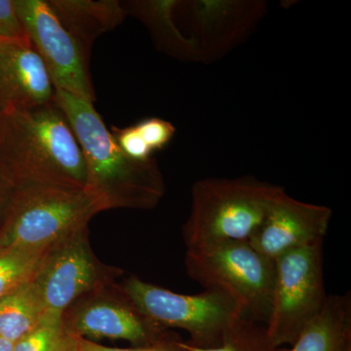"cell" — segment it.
I'll return each instance as SVG.
<instances>
[{
  "label": "cell",
  "instance_id": "6da1fadb",
  "mask_svg": "<svg viewBox=\"0 0 351 351\" xmlns=\"http://www.w3.org/2000/svg\"><path fill=\"white\" fill-rule=\"evenodd\" d=\"M0 176L14 191L87 188L82 147L56 101L0 112Z\"/></svg>",
  "mask_w": 351,
  "mask_h": 351
},
{
  "label": "cell",
  "instance_id": "7a4b0ae2",
  "mask_svg": "<svg viewBox=\"0 0 351 351\" xmlns=\"http://www.w3.org/2000/svg\"><path fill=\"white\" fill-rule=\"evenodd\" d=\"M55 101L75 132L86 164V189L96 196L103 211L156 208L166 191L156 161H136L127 156L92 101L58 89Z\"/></svg>",
  "mask_w": 351,
  "mask_h": 351
},
{
  "label": "cell",
  "instance_id": "3957f363",
  "mask_svg": "<svg viewBox=\"0 0 351 351\" xmlns=\"http://www.w3.org/2000/svg\"><path fill=\"white\" fill-rule=\"evenodd\" d=\"M284 191L278 184L251 176L195 182L191 211L182 230L186 249L249 241Z\"/></svg>",
  "mask_w": 351,
  "mask_h": 351
},
{
  "label": "cell",
  "instance_id": "277c9868",
  "mask_svg": "<svg viewBox=\"0 0 351 351\" xmlns=\"http://www.w3.org/2000/svg\"><path fill=\"white\" fill-rule=\"evenodd\" d=\"M103 211L87 189L32 186L14 191L0 226V249H38L62 243Z\"/></svg>",
  "mask_w": 351,
  "mask_h": 351
},
{
  "label": "cell",
  "instance_id": "5b68a950",
  "mask_svg": "<svg viewBox=\"0 0 351 351\" xmlns=\"http://www.w3.org/2000/svg\"><path fill=\"white\" fill-rule=\"evenodd\" d=\"M184 267L204 290L223 293L239 304L245 318L267 324L276 263L249 241L186 249Z\"/></svg>",
  "mask_w": 351,
  "mask_h": 351
},
{
  "label": "cell",
  "instance_id": "8992f818",
  "mask_svg": "<svg viewBox=\"0 0 351 351\" xmlns=\"http://www.w3.org/2000/svg\"><path fill=\"white\" fill-rule=\"evenodd\" d=\"M120 286L149 319L166 330H184L191 337L186 343L196 348H216L226 330L243 316L237 302L217 291L179 294L136 276L124 279Z\"/></svg>",
  "mask_w": 351,
  "mask_h": 351
},
{
  "label": "cell",
  "instance_id": "52a82bcc",
  "mask_svg": "<svg viewBox=\"0 0 351 351\" xmlns=\"http://www.w3.org/2000/svg\"><path fill=\"white\" fill-rule=\"evenodd\" d=\"M323 244L307 245L274 261L271 307L265 328L279 348L292 346L327 301Z\"/></svg>",
  "mask_w": 351,
  "mask_h": 351
},
{
  "label": "cell",
  "instance_id": "ba28073f",
  "mask_svg": "<svg viewBox=\"0 0 351 351\" xmlns=\"http://www.w3.org/2000/svg\"><path fill=\"white\" fill-rule=\"evenodd\" d=\"M122 271L98 260L90 246L88 228L57 245L34 278L46 320L61 321L80 298L114 285Z\"/></svg>",
  "mask_w": 351,
  "mask_h": 351
},
{
  "label": "cell",
  "instance_id": "9c48e42d",
  "mask_svg": "<svg viewBox=\"0 0 351 351\" xmlns=\"http://www.w3.org/2000/svg\"><path fill=\"white\" fill-rule=\"evenodd\" d=\"M32 47L49 71L55 89L83 100H96L89 54L71 36L45 0H13Z\"/></svg>",
  "mask_w": 351,
  "mask_h": 351
},
{
  "label": "cell",
  "instance_id": "30bf717a",
  "mask_svg": "<svg viewBox=\"0 0 351 351\" xmlns=\"http://www.w3.org/2000/svg\"><path fill=\"white\" fill-rule=\"evenodd\" d=\"M62 323L80 338L125 339L135 346L170 336L141 313L117 284L80 298L64 311Z\"/></svg>",
  "mask_w": 351,
  "mask_h": 351
},
{
  "label": "cell",
  "instance_id": "8fae6325",
  "mask_svg": "<svg viewBox=\"0 0 351 351\" xmlns=\"http://www.w3.org/2000/svg\"><path fill=\"white\" fill-rule=\"evenodd\" d=\"M332 217L331 208L291 197L286 191L269 208L249 243L270 260L324 241Z\"/></svg>",
  "mask_w": 351,
  "mask_h": 351
},
{
  "label": "cell",
  "instance_id": "7c38bea8",
  "mask_svg": "<svg viewBox=\"0 0 351 351\" xmlns=\"http://www.w3.org/2000/svg\"><path fill=\"white\" fill-rule=\"evenodd\" d=\"M49 71L31 43H0V108H27L55 101Z\"/></svg>",
  "mask_w": 351,
  "mask_h": 351
},
{
  "label": "cell",
  "instance_id": "4fadbf2b",
  "mask_svg": "<svg viewBox=\"0 0 351 351\" xmlns=\"http://www.w3.org/2000/svg\"><path fill=\"white\" fill-rule=\"evenodd\" d=\"M58 19L89 54L92 44L101 34L112 31L127 16L117 0H47Z\"/></svg>",
  "mask_w": 351,
  "mask_h": 351
},
{
  "label": "cell",
  "instance_id": "5bb4252c",
  "mask_svg": "<svg viewBox=\"0 0 351 351\" xmlns=\"http://www.w3.org/2000/svg\"><path fill=\"white\" fill-rule=\"evenodd\" d=\"M351 348V295H329L322 311L285 351H348Z\"/></svg>",
  "mask_w": 351,
  "mask_h": 351
},
{
  "label": "cell",
  "instance_id": "9a60e30c",
  "mask_svg": "<svg viewBox=\"0 0 351 351\" xmlns=\"http://www.w3.org/2000/svg\"><path fill=\"white\" fill-rule=\"evenodd\" d=\"M45 321V307L34 280L0 300V338L15 343Z\"/></svg>",
  "mask_w": 351,
  "mask_h": 351
},
{
  "label": "cell",
  "instance_id": "2e32d148",
  "mask_svg": "<svg viewBox=\"0 0 351 351\" xmlns=\"http://www.w3.org/2000/svg\"><path fill=\"white\" fill-rule=\"evenodd\" d=\"M176 1H132L124 4L127 15L137 17L151 31L159 49L176 58H193L197 54L195 45L186 40L173 23Z\"/></svg>",
  "mask_w": 351,
  "mask_h": 351
},
{
  "label": "cell",
  "instance_id": "e0dca14e",
  "mask_svg": "<svg viewBox=\"0 0 351 351\" xmlns=\"http://www.w3.org/2000/svg\"><path fill=\"white\" fill-rule=\"evenodd\" d=\"M56 246L38 249H0V300L34 280Z\"/></svg>",
  "mask_w": 351,
  "mask_h": 351
},
{
  "label": "cell",
  "instance_id": "ac0fdd59",
  "mask_svg": "<svg viewBox=\"0 0 351 351\" xmlns=\"http://www.w3.org/2000/svg\"><path fill=\"white\" fill-rule=\"evenodd\" d=\"M182 346L189 351H285L272 343L267 328L262 323L240 317L223 335L216 348H201L182 341Z\"/></svg>",
  "mask_w": 351,
  "mask_h": 351
},
{
  "label": "cell",
  "instance_id": "d6986e66",
  "mask_svg": "<svg viewBox=\"0 0 351 351\" xmlns=\"http://www.w3.org/2000/svg\"><path fill=\"white\" fill-rule=\"evenodd\" d=\"M12 351H77V337L61 321L46 320L14 343Z\"/></svg>",
  "mask_w": 351,
  "mask_h": 351
},
{
  "label": "cell",
  "instance_id": "ffe728a7",
  "mask_svg": "<svg viewBox=\"0 0 351 351\" xmlns=\"http://www.w3.org/2000/svg\"><path fill=\"white\" fill-rule=\"evenodd\" d=\"M135 127L152 152L165 147L174 138L176 133L175 126L171 122L157 117L141 120L135 124Z\"/></svg>",
  "mask_w": 351,
  "mask_h": 351
},
{
  "label": "cell",
  "instance_id": "44dd1931",
  "mask_svg": "<svg viewBox=\"0 0 351 351\" xmlns=\"http://www.w3.org/2000/svg\"><path fill=\"white\" fill-rule=\"evenodd\" d=\"M110 133L121 151L131 159L136 161H147L152 158V154L154 152L145 144L135 125L125 128L112 127Z\"/></svg>",
  "mask_w": 351,
  "mask_h": 351
},
{
  "label": "cell",
  "instance_id": "7402d4cb",
  "mask_svg": "<svg viewBox=\"0 0 351 351\" xmlns=\"http://www.w3.org/2000/svg\"><path fill=\"white\" fill-rule=\"evenodd\" d=\"M0 43H31L13 0H0Z\"/></svg>",
  "mask_w": 351,
  "mask_h": 351
},
{
  "label": "cell",
  "instance_id": "603a6c76",
  "mask_svg": "<svg viewBox=\"0 0 351 351\" xmlns=\"http://www.w3.org/2000/svg\"><path fill=\"white\" fill-rule=\"evenodd\" d=\"M181 343L182 339L176 338V336H169L152 345L135 346L134 348H114L77 337V351H189Z\"/></svg>",
  "mask_w": 351,
  "mask_h": 351
},
{
  "label": "cell",
  "instance_id": "cb8c5ba5",
  "mask_svg": "<svg viewBox=\"0 0 351 351\" xmlns=\"http://www.w3.org/2000/svg\"><path fill=\"white\" fill-rule=\"evenodd\" d=\"M14 195V189L0 176V218L3 221Z\"/></svg>",
  "mask_w": 351,
  "mask_h": 351
},
{
  "label": "cell",
  "instance_id": "d4e9b609",
  "mask_svg": "<svg viewBox=\"0 0 351 351\" xmlns=\"http://www.w3.org/2000/svg\"><path fill=\"white\" fill-rule=\"evenodd\" d=\"M14 343L5 339L0 338V351H12Z\"/></svg>",
  "mask_w": 351,
  "mask_h": 351
},
{
  "label": "cell",
  "instance_id": "484cf974",
  "mask_svg": "<svg viewBox=\"0 0 351 351\" xmlns=\"http://www.w3.org/2000/svg\"><path fill=\"white\" fill-rule=\"evenodd\" d=\"M2 112V108H0V112Z\"/></svg>",
  "mask_w": 351,
  "mask_h": 351
},
{
  "label": "cell",
  "instance_id": "4316f807",
  "mask_svg": "<svg viewBox=\"0 0 351 351\" xmlns=\"http://www.w3.org/2000/svg\"><path fill=\"white\" fill-rule=\"evenodd\" d=\"M348 351H351V348H350V350H348Z\"/></svg>",
  "mask_w": 351,
  "mask_h": 351
}]
</instances>
